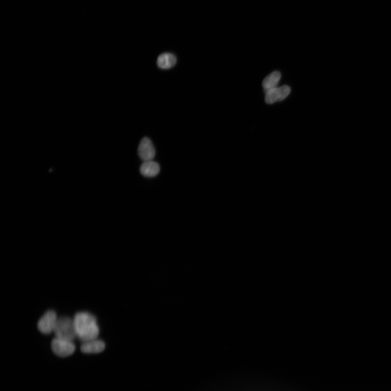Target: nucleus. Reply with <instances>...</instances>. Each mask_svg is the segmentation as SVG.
<instances>
[{"label": "nucleus", "instance_id": "f257e3e1", "mask_svg": "<svg viewBox=\"0 0 391 391\" xmlns=\"http://www.w3.org/2000/svg\"><path fill=\"white\" fill-rule=\"evenodd\" d=\"M73 322L77 337L82 342L96 339L99 335L96 318L87 312H80L75 315Z\"/></svg>", "mask_w": 391, "mask_h": 391}, {"label": "nucleus", "instance_id": "f03ea898", "mask_svg": "<svg viewBox=\"0 0 391 391\" xmlns=\"http://www.w3.org/2000/svg\"><path fill=\"white\" fill-rule=\"evenodd\" d=\"M56 337L73 341L77 337L73 320L67 317L58 319L54 332Z\"/></svg>", "mask_w": 391, "mask_h": 391}, {"label": "nucleus", "instance_id": "7ed1b4c3", "mask_svg": "<svg viewBox=\"0 0 391 391\" xmlns=\"http://www.w3.org/2000/svg\"><path fill=\"white\" fill-rule=\"evenodd\" d=\"M51 348L55 354L59 357L65 358L73 354L76 347L72 341L55 337L52 341Z\"/></svg>", "mask_w": 391, "mask_h": 391}, {"label": "nucleus", "instance_id": "20e7f679", "mask_svg": "<svg viewBox=\"0 0 391 391\" xmlns=\"http://www.w3.org/2000/svg\"><path fill=\"white\" fill-rule=\"evenodd\" d=\"M58 318L56 313L49 310L45 313L37 323V328L44 334H50L54 332Z\"/></svg>", "mask_w": 391, "mask_h": 391}, {"label": "nucleus", "instance_id": "39448f33", "mask_svg": "<svg viewBox=\"0 0 391 391\" xmlns=\"http://www.w3.org/2000/svg\"><path fill=\"white\" fill-rule=\"evenodd\" d=\"M138 153L144 162L152 161L155 155V150L151 140L148 138H143L140 142Z\"/></svg>", "mask_w": 391, "mask_h": 391}, {"label": "nucleus", "instance_id": "423d86ee", "mask_svg": "<svg viewBox=\"0 0 391 391\" xmlns=\"http://www.w3.org/2000/svg\"><path fill=\"white\" fill-rule=\"evenodd\" d=\"M290 92L291 89L288 86L270 90L266 93V102L267 104H272L276 102L281 101L290 94Z\"/></svg>", "mask_w": 391, "mask_h": 391}, {"label": "nucleus", "instance_id": "0eeeda50", "mask_svg": "<svg viewBox=\"0 0 391 391\" xmlns=\"http://www.w3.org/2000/svg\"><path fill=\"white\" fill-rule=\"evenodd\" d=\"M106 348V344L100 340L94 339L83 342L81 350L85 354H97L103 351Z\"/></svg>", "mask_w": 391, "mask_h": 391}, {"label": "nucleus", "instance_id": "6e6552de", "mask_svg": "<svg viewBox=\"0 0 391 391\" xmlns=\"http://www.w3.org/2000/svg\"><path fill=\"white\" fill-rule=\"evenodd\" d=\"M160 170V165L153 161L144 162L140 168L141 175L146 177L156 176L159 174Z\"/></svg>", "mask_w": 391, "mask_h": 391}, {"label": "nucleus", "instance_id": "1a4fd4ad", "mask_svg": "<svg viewBox=\"0 0 391 391\" xmlns=\"http://www.w3.org/2000/svg\"><path fill=\"white\" fill-rule=\"evenodd\" d=\"M177 63L176 57L172 54L165 52L158 58L157 64L160 68L167 70L172 68Z\"/></svg>", "mask_w": 391, "mask_h": 391}, {"label": "nucleus", "instance_id": "9d476101", "mask_svg": "<svg viewBox=\"0 0 391 391\" xmlns=\"http://www.w3.org/2000/svg\"><path fill=\"white\" fill-rule=\"evenodd\" d=\"M281 78V74L279 71H274L269 74L262 82V87L265 94L269 90L277 88Z\"/></svg>", "mask_w": 391, "mask_h": 391}]
</instances>
